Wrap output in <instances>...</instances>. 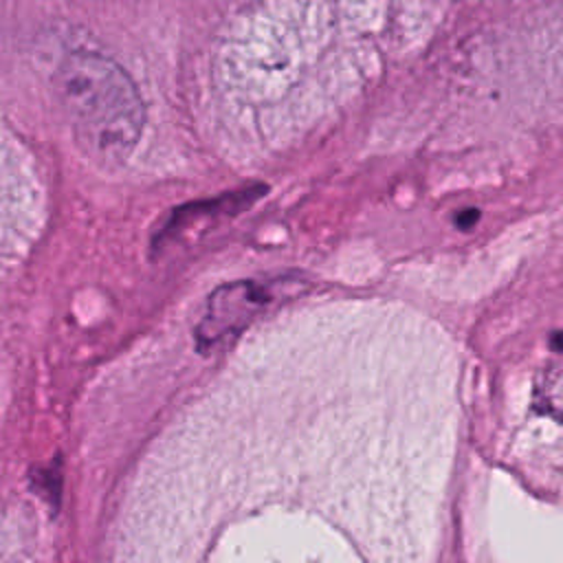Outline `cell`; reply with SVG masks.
<instances>
[{"instance_id": "6da1fadb", "label": "cell", "mask_w": 563, "mask_h": 563, "mask_svg": "<svg viewBox=\"0 0 563 563\" xmlns=\"http://www.w3.org/2000/svg\"><path fill=\"white\" fill-rule=\"evenodd\" d=\"M75 136L101 161H123L145 128V106L132 77L95 51H70L53 73Z\"/></svg>"}, {"instance_id": "7a4b0ae2", "label": "cell", "mask_w": 563, "mask_h": 563, "mask_svg": "<svg viewBox=\"0 0 563 563\" xmlns=\"http://www.w3.org/2000/svg\"><path fill=\"white\" fill-rule=\"evenodd\" d=\"M277 292L279 290L275 282L255 279H240L216 288V292L209 297L207 312L196 328V339L200 347L218 345L224 339L233 336L268 303H273Z\"/></svg>"}, {"instance_id": "3957f363", "label": "cell", "mask_w": 563, "mask_h": 563, "mask_svg": "<svg viewBox=\"0 0 563 563\" xmlns=\"http://www.w3.org/2000/svg\"><path fill=\"white\" fill-rule=\"evenodd\" d=\"M534 402L543 413L563 422V358H554L537 374Z\"/></svg>"}]
</instances>
